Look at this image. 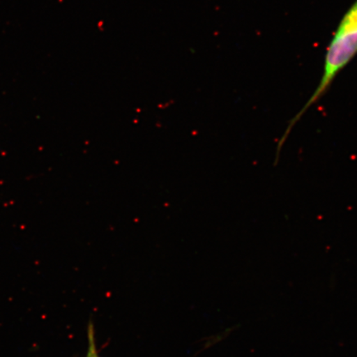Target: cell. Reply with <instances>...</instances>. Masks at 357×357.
I'll use <instances>...</instances> for the list:
<instances>
[{"label": "cell", "instance_id": "6da1fadb", "mask_svg": "<svg viewBox=\"0 0 357 357\" xmlns=\"http://www.w3.org/2000/svg\"><path fill=\"white\" fill-rule=\"evenodd\" d=\"M357 54V0L349 8L337 26L336 32L326 52L323 77L312 96L302 109L289 122L287 130L278 142L275 158H280L281 150L290 132L307 109L318 102L332 86L333 80Z\"/></svg>", "mask_w": 357, "mask_h": 357}, {"label": "cell", "instance_id": "7a4b0ae2", "mask_svg": "<svg viewBox=\"0 0 357 357\" xmlns=\"http://www.w3.org/2000/svg\"><path fill=\"white\" fill-rule=\"evenodd\" d=\"M89 343L87 357H99L97 354L95 337H93V331L91 327L89 329Z\"/></svg>", "mask_w": 357, "mask_h": 357}]
</instances>
